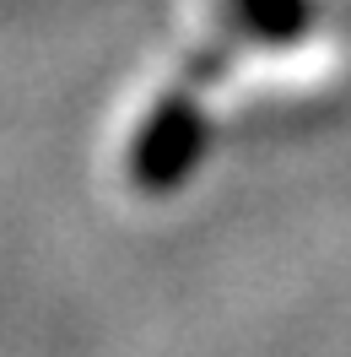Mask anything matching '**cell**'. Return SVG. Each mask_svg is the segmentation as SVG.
Returning a JSON list of instances; mask_svg holds the SVG:
<instances>
[{"mask_svg":"<svg viewBox=\"0 0 351 357\" xmlns=\"http://www.w3.org/2000/svg\"><path fill=\"white\" fill-rule=\"evenodd\" d=\"M238 22L260 38H292L308 27V6L303 0H233Z\"/></svg>","mask_w":351,"mask_h":357,"instance_id":"obj_2","label":"cell"},{"mask_svg":"<svg viewBox=\"0 0 351 357\" xmlns=\"http://www.w3.org/2000/svg\"><path fill=\"white\" fill-rule=\"evenodd\" d=\"M200 146H205V125H200V103L189 92H168L152 109L146 130L135 135L130 152V178L146 190V195H168L178 178L200 162Z\"/></svg>","mask_w":351,"mask_h":357,"instance_id":"obj_1","label":"cell"}]
</instances>
